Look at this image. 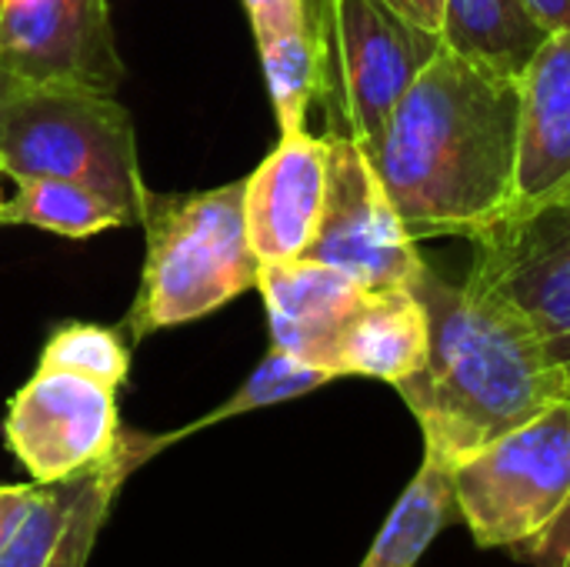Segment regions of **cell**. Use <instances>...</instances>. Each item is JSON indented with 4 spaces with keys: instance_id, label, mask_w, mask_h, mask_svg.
Instances as JSON below:
<instances>
[{
    "instance_id": "obj_1",
    "label": "cell",
    "mask_w": 570,
    "mask_h": 567,
    "mask_svg": "<svg viewBox=\"0 0 570 567\" xmlns=\"http://www.w3.org/2000/svg\"><path fill=\"white\" fill-rule=\"evenodd\" d=\"M521 77L448 43L364 147L414 237L501 224L514 201Z\"/></svg>"
},
{
    "instance_id": "obj_2",
    "label": "cell",
    "mask_w": 570,
    "mask_h": 567,
    "mask_svg": "<svg viewBox=\"0 0 570 567\" xmlns=\"http://www.w3.org/2000/svg\"><path fill=\"white\" fill-rule=\"evenodd\" d=\"M431 317L424 368L397 384L424 454L461 465L491 441L570 401V378L524 311L478 281L448 284L431 267L414 284Z\"/></svg>"
},
{
    "instance_id": "obj_3",
    "label": "cell",
    "mask_w": 570,
    "mask_h": 567,
    "mask_svg": "<svg viewBox=\"0 0 570 567\" xmlns=\"http://www.w3.org/2000/svg\"><path fill=\"white\" fill-rule=\"evenodd\" d=\"M244 180L200 194H147V261L127 314L134 341L190 324L257 287L261 257L247 237Z\"/></svg>"
},
{
    "instance_id": "obj_4",
    "label": "cell",
    "mask_w": 570,
    "mask_h": 567,
    "mask_svg": "<svg viewBox=\"0 0 570 567\" xmlns=\"http://www.w3.org/2000/svg\"><path fill=\"white\" fill-rule=\"evenodd\" d=\"M0 160L13 177L77 180L114 201L127 224L144 221L150 190L137 167L130 114L114 94L13 84L0 117Z\"/></svg>"
},
{
    "instance_id": "obj_5",
    "label": "cell",
    "mask_w": 570,
    "mask_h": 567,
    "mask_svg": "<svg viewBox=\"0 0 570 567\" xmlns=\"http://www.w3.org/2000/svg\"><path fill=\"white\" fill-rule=\"evenodd\" d=\"M454 505L481 548L511 551L570 501V401L454 465Z\"/></svg>"
},
{
    "instance_id": "obj_6",
    "label": "cell",
    "mask_w": 570,
    "mask_h": 567,
    "mask_svg": "<svg viewBox=\"0 0 570 567\" xmlns=\"http://www.w3.org/2000/svg\"><path fill=\"white\" fill-rule=\"evenodd\" d=\"M327 67L334 63L344 134L371 147L444 37L394 10L387 0H321L314 17Z\"/></svg>"
},
{
    "instance_id": "obj_7",
    "label": "cell",
    "mask_w": 570,
    "mask_h": 567,
    "mask_svg": "<svg viewBox=\"0 0 570 567\" xmlns=\"http://www.w3.org/2000/svg\"><path fill=\"white\" fill-rule=\"evenodd\" d=\"M304 257L347 271L367 291H414L428 271L417 237L394 207L374 160L347 134L331 137L324 217Z\"/></svg>"
},
{
    "instance_id": "obj_8",
    "label": "cell",
    "mask_w": 570,
    "mask_h": 567,
    "mask_svg": "<svg viewBox=\"0 0 570 567\" xmlns=\"http://www.w3.org/2000/svg\"><path fill=\"white\" fill-rule=\"evenodd\" d=\"M120 434L117 388L57 368H37L10 398L3 418L7 448L37 485L100 465Z\"/></svg>"
},
{
    "instance_id": "obj_9",
    "label": "cell",
    "mask_w": 570,
    "mask_h": 567,
    "mask_svg": "<svg viewBox=\"0 0 570 567\" xmlns=\"http://www.w3.org/2000/svg\"><path fill=\"white\" fill-rule=\"evenodd\" d=\"M0 70L20 87L114 94L124 63L107 0H3Z\"/></svg>"
},
{
    "instance_id": "obj_10",
    "label": "cell",
    "mask_w": 570,
    "mask_h": 567,
    "mask_svg": "<svg viewBox=\"0 0 570 567\" xmlns=\"http://www.w3.org/2000/svg\"><path fill=\"white\" fill-rule=\"evenodd\" d=\"M471 244L468 277L524 311L570 378V204L494 224Z\"/></svg>"
},
{
    "instance_id": "obj_11",
    "label": "cell",
    "mask_w": 570,
    "mask_h": 567,
    "mask_svg": "<svg viewBox=\"0 0 570 567\" xmlns=\"http://www.w3.org/2000/svg\"><path fill=\"white\" fill-rule=\"evenodd\" d=\"M331 137L281 134V144L247 177L244 217L261 264L297 261L317 237L327 201Z\"/></svg>"
},
{
    "instance_id": "obj_12",
    "label": "cell",
    "mask_w": 570,
    "mask_h": 567,
    "mask_svg": "<svg viewBox=\"0 0 570 567\" xmlns=\"http://www.w3.org/2000/svg\"><path fill=\"white\" fill-rule=\"evenodd\" d=\"M257 291L264 294L271 344L341 378L344 338L371 291L347 271L307 257L261 264Z\"/></svg>"
},
{
    "instance_id": "obj_13",
    "label": "cell",
    "mask_w": 570,
    "mask_h": 567,
    "mask_svg": "<svg viewBox=\"0 0 570 567\" xmlns=\"http://www.w3.org/2000/svg\"><path fill=\"white\" fill-rule=\"evenodd\" d=\"M558 204H570V30H554L521 74L514 201L504 221Z\"/></svg>"
},
{
    "instance_id": "obj_14",
    "label": "cell",
    "mask_w": 570,
    "mask_h": 567,
    "mask_svg": "<svg viewBox=\"0 0 570 567\" xmlns=\"http://www.w3.org/2000/svg\"><path fill=\"white\" fill-rule=\"evenodd\" d=\"M431 348V317L411 287L371 291L357 311L344 351L341 378H371L391 388L414 378Z\"/></svg>"
},
{
    "instance_id": "obj_15",
    "label": "cell",
    "mask_w": 570,
    "mask_h": 567,
    "mask_svg": "<svg viewBox=\"0 0 570 567\" xmlns=\"http://www.w3.org/2000/svg\"><path fill=\"white\" fill-rule=\"evenodd\" d=\"M551 33L524 0H444V43L508 77H521Z\"/></svg>"
},
{
    "instance_id": "obj_16",
    "label": "cell",
    "mask_w": 570,
    "mask_h": 567,
    "mask_svg": "<svg viewBox=\"0 0 570 567\" xmlns=\"http://www.w3.org/2000/svg\"><path fill=\"white\" fill-rule=\"evenodd\" d=\"M451 465L424 454L417 475L391 508L384 528L357 567H417L428 548L458 518Z\"/></svg>"
},
{
    "instance_id": "obj_17",
    "label": "cell",
    "mask_w": 570,
    "mask_h": 567,
    "mask_svg": "<svg viewBox=\"0 0 570 567\" xmlns=\"http://www.w3.org/2000/svg\"><path fill=\"white\" fill-rule=\"evenodd\" d=\"M254 37L261 47V63L281 134L304 130L307 107L324 90L327 77V53L314 13H294L287 20L254 30Z\"/></svg>"
},
{
    "instance_id": "obj_18",
    "label": "cell",
    "mask_w": 570,
    "mask_h": 567,
    "mask_svg": "<svg viewBox=\"0 0 570 567\" xmlns=\"http://www.w3.org/2000/svg\"><path fill=\"white\" fill-rule=\"evenodd\" d=\"M3 224H30L63 237H90L124 227V211L104 194L60 177H13L3 180Z\"/></svg>"
},
{
    "instance_id": "obj_19",
    "label": "cell",
    "mask_w": 570,
    "mask_h": 567,
    "mask_svg": "<svg viewBox=\"0 0 570 567\" xmlns=\"http://www.w3.org/2000/svg\"><path fill=\"white\" fill-rule=\"evenodd\" d=\"M177 438H184L180 431L177 434H140V431H124L117 448L94 468H87L83 475V491H80V501H77V511L67 525V535L53 555V561L47 567H87L90 555H94V545L107 525V515L114 508V498L120 495V488L127 485V478L144 465L150 461L157 451H164L167 444H174Z\"/></svg>"
},
{
    "instance_id": "obj_20",
    "label": "cell",
    "mask_w": 570,
    "mask_h": 567,
    "mask_svg": "<svg viewBox=\"0 0 570 567\" xmlns=\"http://www.w3.org/2000/svg\"><path fill=\"white\" fill-rule=\"evenodd\" d=\"M331 381H337L331 371L311 368V364L297 361L294 354H287V351L271 344V351L250 371V378L220 408H214L207 418L194 421L180 434L187 438V434H194L200 428H210V424H220V421H230V418H240V414H250V411H261V408H271V404H284V401L304 398V394H311V391H317V388H324Z\"/></svg>"
},
{
    "instance_id": "obj_21",
    "label": "cell",
    "mask_w": 570,
    "mask_h": 567,
    "mask_svg": "<svg viewBox=\"0 0 570 567\" xmlns=\"http://www.w3.org/2000/svg\"><path fill=\"white\" fill-rule=\"evenodd\" d=\"M83 475L87 471L63 478V481L37 485L33 501H30L13 541L0 555V567H47L53 561V555L67 535V525L77 511V501L83 491Z\"/></svg>"
},
{
    "instance_id": "obj_22",
    "label": "cell",
    "mask_w": 570,
    "mask_h": 567,
    "mask_svg": "<svg viewBox=\"0 0 570 567\" xmlns=\"http://www.w3.org/2000/svg\"><path fill=\"white\" fill-rule=\"evenodd\" d=\"M37 368L73 371V374L94 378L100 384L120 388L127 381V374H130V351L107 328H97V324H63L43 344Z\"/></svg>"
},
{
    "instance_id": "obj_23",
    "label": "cell",
    "mask_w": 570,
    "mask_h": 567,
    "mask_svg": "<svg viewBox=\"0 0 570 567\" xmlns=\"http://www.w3.org/2000/svg\"><path fill=\"white\" fill-rule=\"evenodd\" d=\"M508 555L531 567H570V501L544 531L511 548Z\"/></svg>"
},
{
    "instance_id": "obj_24",
    "label": "cell",
    "mask_w": 570,
    "mask_h": 567,
    "mask_svg": "<svg viewBox=\"0 0 570 567\" xmlns=\"http://www.w3.org/2000/svg\"><path fill=\"white\" fill-rule=\"evenodd\" d=\"M37 481L33 485H0V555L13 541L30 501H33Z\"/></svg>"
},
{
    "instance_id": "obj_25",
    "label": "cell",
    "mask_w": 570,
    "mask_h": 567,
    "mask_svg": "<svg viewBox=\"0 0 570 567\" xmlns=\"http://www.w3.org/2000/svg\"><path fill=\"white\" fill-rule=\"evenodd\" d=\"M244 7H247L250 27L261 30V27H271L277 20L311 10V0H244Z\"/></svg>"
},
{
    "instance_id": "obj_26",
    "label": "cell",
    "mask_w": 570,
    "mask_h": 567,
    "mask_svg": "<svg viewBox=\"0 0 570 567\" xmlns=\"http://www.w3.org/2000/svg\"><path fill=\"white\" fill-rule=\"evenodd\" d=\"M394 10H401L404 17H411L414 23L438 30L441 33V20H444V0H387Z\"/></svg>"
},
{
    "instance_id": "obj_27",
    "label": "cell",
    "mask_w": 570,
    "mask_h": 567,
    "mask_svg": "<svg viewBox=\"0 0 570 567\" xmlns=\"http://www.w3.org/2000/svg\"><path fill=\"white\" fill-rule=\"evenodd\" d=\"M548 30H570V0H524Z\"/></svg>"
},
{
    "instance_id": "obj_28",
    "label": "cell",
    "mask_w": 570,
    "mask_h": 567,
    "mask_svg": "<svg viewBox=\"0 0 570 567\" xmlns=\"http://www.w3.org/2000/svg\"><path fill=\"white\" fill-rule=\"evenodd\" d=\"M10 94H13V80L0 70V117H3V107H7Z\"/></svg>"
},
{
    "instance_id": "obj_29",
    "label": "cell",
    "mask_w": 570,
    "mask_h": 567,
    "mask_svg": "<svg viewBox=\"0 0 570 567\" xmlns=\"http://www.w3.org/2000/svg\"><path fill=\"white\" fill-rule=\"evenodd\" d=\"M3 180H7V167L0 160V224H3Z\"/></svg>"
},
{
    "instance_id": "obj_30",
    "label": "cell",
    "mask_w": 570,
    "mask_h": 567,
    "mask_svg": "<svg viewBox=\"0 0 570 567\" xmlns=\"http://www.w3.org/2000/svg\"><path fill=\"white\" fill-rule=\"evenodd\" d=\"M0 10H3V0H0Z\"/></svg>"
}]
</instances>
